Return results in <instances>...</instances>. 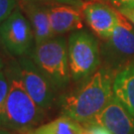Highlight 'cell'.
<instances>
[{
	"label": "cell",
	"mask_w": 134,
	"mask_h": 134,
	"mask_svg": "<svg viewBox=\"0 0 134 134\" xmlns=\"http://www.w3.org/2000/svg\"><path fill=\"white\" fill-rule=\"evenodd\" d=\"M29 57L57 91L64 90L69 86L72 76L69 64L68 41L62 35L54 36L34 45Z\"/></svg>",
	"instance_id": "obj_3"
},
{
	"label": "cell",
	"mask_w": 134,
	"mask_h": 134,
	"mask_svg": "<svg viewBox=\"0 0 134 134\" xmlns=\"http://www.w3.org/2000/svg\"><path fill=\"white\" fill-rule=\"evenodd\" d=\"M82 125L91 132V134H112L106 127L96 122H90Z\"/></svg>",
	"instance_id": "obj_16"
},
{
	"label": "cell",
	"mask_w": 134,
	"mask_h": 134,
	"mask_svg": "<svg viewBox=\"0 0 134 134\" xmlns=\"http://www.w3.org/2000/svg\"><path fill=\"white\" fill-rule=\"evenodd\" d=\"M25 1H35V2H41L45 4H52V3H62V4L74 5L77 7H82L83 0H25Z\"/></svg>",
	"instance_id": "obj_17"
},
{
	"label": "cell",
	"mask_w": 134,
	"mask_h": 134,
	"mask_svg": "<svg viewBox=\"0 0 134 134\" xmlns=\"http://www.w3.org/2000/svg\"><path fill=\"white\" fill-rule=\"evenodd\" d=\"M100 56L103 66L116 72L134 59V26L122 14L113 32L101 44Z\"/></svg>",
	"instance_id": "obj_5"
},
{
	"label": "cell",
	"mask_w": 134,
	"mask_h": 134,
	"mask_svg": "<svg viewBox=\"0 0 134 134\" xmlns=\"http://www.w3.org/2000/svg\"><path fill=\"white\" fill-rule=\"evenodd\" d=\"M3 70L9 83L3 127L24 133L42 124L46 110L40 107L26 91L18 60H10Z\"/></svg>",
	"instance_id": "obj_2"
},
{
	"label": "cell",
	"mask_w": 134,
	"mask_h": 134,
	"mask_svg": "<svg viewBox=\"0 0 134 134\" xmlns=\"http://www.w3.org/2000/svg\"><path fill=\"white\" fill-rule=\"evenodd\" d=\"M91 122L103 125L112 134H134V117L114 96Z\"/></svg>",
	"instance_id": "obj_9"
},
{
	"label": "cell",
	"mask_w": 134,
	"mask_h": 134,
	"mask_svg": "<svg viewBox=\"0 0 134 134\" xmlns=\"http://www.w3.org/2000/svg\"><path fill=\"white\" fill-rule=\"evenodd\" d=\"M17 60L26 91L40 107L47 111L53 106L58 91L29 56Z\"/></svg>",
	"instance_id": "obj_7"
},
{
	"label": "cell",
	"mask_w": 134,
	"mask_h": 134,
	"mask_svg": "<svg viewBox=\"0 0 134 134\" xmlns=\"http://www.w3.org/2000/svg\"><path fill=\"white\" fill-rule=\"evenodd\" d=\"M19 6L25 12L32 26L35 45L42 43L55 36L50 23L48 4L35 1L19 0Z\"/></svg>",
	"instance_id": "obj_11"
},
{
	"label": "cell",
	"mask_w": 134,
	"mask_h": 134,
	"mask_svg": "<svg viewBox=\"0 0 134 134\" xmlns=\"http://www.w3.org/2000/svg\"><path fill=\"white\" fill-rule=\"evenodd\" d=\"M81 9V7L62 3L48 4L50 23L54 35L59 36L82 29L83 15Z\"/></svg>",
	"instance_id": "obj_10"
},
{
	"label": "cell",
	"mask_w": 134,
	"mask_h": 134,
	"mask_svg": "<svg viewBox=\"0 0 134 134\" xmlns=\"http://www.w3.org/2000/svg\"><path fill=\"white\" fill-rule=\"evenodd\" d=\"M19 0H0V24L12 14Z\"/></svg>",
	"instance_id": "obj_15"
},
{
	"label": "cell",
	"mask_w": 134,
	"mask_h": 134,
	"mask_svg": "<svg viewBox=\"0 0 134 134\" xmlns=\"http://www.w3.org/2000/svg\"><path fill=\"white\" fill-rule=\"evenodd\" d=\"M81 11L91 31L103 40L109 37L119 22L120 13L118 10L96 0L86 1Z\"/></svg>",
	"instance_id": "obj_8"
},
{
	"label": "cell",
	"mask_w": 134,
	"mask_h": 134,
	"mask_svg": "<svg viewBox=\"0 0 134 134\" xmlns=\"http://www.w3.org/2000/svg\"><path fill=\"white\" fill-rule=\"evenodd\" d=\"M112 6L117 10L134 8V0H109Z\"/></svg>",
	"instance_id": "obj_18"
},
{
	"label": "cell",
	"mask_w": 134,
	"mask_h": 134,
	"mask_svg": "<svg viewBox=\"0 0 134 134\" xmlns=\"http://www.w3.org/2000/svg\"><path fill=\"white\" fill-rule=\"evenodd\" d=\"M0 41L11 56H30L35 45L33 29L19 8L0 24Z\"/></svg>",
	"instance_id": "obj_6"
},
{
	"label": "cell",
	"mask_w": 134,
	"mask_h": 134,
	"mask_svg": "<svg viewBox=\"0 0 134 134\" xmlns=\"http://www.w3.org/2000/svg\"><path fill=\"white\" fill-rule=\"evenodd\" d=\"M86 1H91V0H86Z\"/></svg>",
	"instance_id": "obj_23"
},
{
	"label": "cell",
	"mask_w": 134,
	"mask_h": 134,
	"mask_svg": "<svg viewBox=\"0 0 134 134\" xmlns=\"http://www.w3.org/2000/svg\"><path fill=\"white\" fill-rule=\"evenodd\" d=\"M82 130L81 123L67 115H62L22 134H81Z\"/></svg>",
	"instance_id": "obj_13"
},
{
	"label": "cell",
	"mask_w": 134,
	"mask_h": 134,
	"mask_svg": "<svg viewBox=\"0 0 134 134\" xmlns=\"http://www.w3.org/2000/svg\"><path fill=\"white\" fill-rule=\"evenodd\" d=\"M82 126H83V125H82ZM81 134H91V132H90V131H88V130L86 129V127L83 126V130H82V132H81Z\"/></svg>",
	"instance_id": "obj_21"
},
{
	"label": "cell",
	"mask_w": 134,
	"mask_h": 134,
	"mask_svg": "<svg viewBox=\"0 0 134 134\" xmlns=\"http://www.w3.org/2000/svg\"><path fill=\"white\" fill-rule=\"evenodd\" d=\"M112 91L134 117V59L115 74Z\"/></svg>",
	"instance_id": "obj_12"
},
{
	"label": "cell",
	"mask_w": 134,
	"mask_h": 134,
	"mask_svg": "<svg viewBox=\"0 0 134 134\" xmlns=\"http://www.w3.org/2000/svg\"><path fill=\"white\" fill-rule=\"evenodd\" d=\"M3 69H4V64H3V61H2V59L0 57V71L3 70Z\"/></svg>",
	"instance_id": "obj_22"
},
{
	"label": "cell",
	"mask_w": 134,
	"mask_h": 134,
	"mask_svg": "<svg viewBox=\"0 0 134 134\" xmlns=\"http://www.w3.org/2000/svg\"><path fill=\"white\" fill-rule=\"evenodd\" d=\"M8 90H9L8 80L5 75L4 70H1L0 71V126L2 127L4 124L5 105H6Z\"/></svg>",
	"instance_id": "obj_14"
},
{
	"label": "cell",
	"mask_w": 134,
	"mask_h": 134,
	"mask_svg": "<svg viewBox=\"0 0 134 134\" xmlns=\"http://www.w3.org/2000/svg\"><path fill=\"white\" fill-rule=\"evenodd\" d=\"M115 74L113 70L102 65L91 77L80 81L79 87L61 98L62 114L81 124L91 122L113 96Z\"/></svg>",
	"instance_id": "obj_1"
},
{
	"label": "cell",
	"mask_w": 134,
	"mask_h": 134,
	"mask_svg": "<svg viewBox=\"0 0 134 134\" xmlns=\"http://www.w3.org/2000/svg\"><path fill=\"white\" fill-rule=\"evenodd\" d=\"M120 14H122L126 19L129 21L134 26V8H125V9H119Z\"/></svg>",
	"instance_id": "obj_19"
},
{
	"label": "cell",
	"mask_w": 134,
	"mask_h": 134,
	"mask_svg": "<svg viewBox=\"0 0 134 134\" xmlns=\"http://www.w3.org/2000/svg\"><path fill=\"white\" fill-rule=\"evenodd\" d=\"M0 134H12V132H11L10 130L6 129L5 127L0 126Z\"/></svg>",
	"instance_id": "obj_20"
},
{
	"label": "cell",
	"mask_w": 134,
	"mask_h": 134,
	"mask_svg": "<svg viewBox=\"0 0 134 134\" xmlns=\"http://www.w3.org/2000/svg\"><path fill=\"white\" fill-rule=\"evenodd\" d=\"M68 53L72 80L76 82L91 77L100 67L98 40L87 31L81 29L72 32L68 39Z\"/></svg>",
	"instance_id": "obj_4"
}]
</instances>
